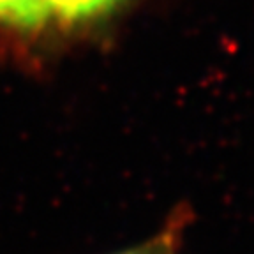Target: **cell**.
<instances>
[{"instance_id":"1","label":"cell","mask_w":254,"mask_h":254,"mask_svg":"<svg viewBox=\"0 0 254 254\" xmlns=\"http://www.w3.org/2000/svg\"><path fill=\"white\" fill-rule=\"evenodd\" d=\"M50 16L44 0H0V21L16 27H37Z\"/></svg>"},{"instance_id":"3","label":"cell","mask_w":254,"mask_h":254,"mask_svg":"<svg viewBox=\"0 0 254 254\" xmlns=\"http://www.w3.org/2000/svg\"><path fill=\"white\" fill-rule=\"evenodd\" d=\"M180 230H182L180 222L179 224H171L163 233L157 235L152 240H148V242L132 247V249H127L119 254H175V247H177L180 238L179 235Z\"/></svg>"},{"instance_id":"2","label":"cell","mask_w":254,"mask_h":254,"mask_svg":"<svg viewBox=\"0 0 254 254\" xmlns=\"http://www.w3.org/2000/svg\"><path fill=\"white\" fill-rule=\"evenodd\" d=\"M117 2L119 0H44L50 14H55L67 21L85 20L90 16L101 14Z\"/></svg>"}]
</instances>
